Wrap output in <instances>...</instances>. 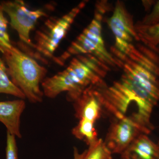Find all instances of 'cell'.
<instances>
[{
    "label": "cell",
    "mask_w": 159,
    "mask_h": 159,
    "mask_svg": "<svg viewBox=\"0 0 159 159\" xmlns=\"http://www.w3.org/2000/svg\"><path fill=\"white\" fill-rule=\"evenodd\" d=\"M159 54L139 44L122 61L120 79L109 86H98L103 108L148 135L154 129L152 115L159 101Z\"/></svg>",
    "instance_id": "cell-1"
},
{
    "label": "cell",
    "mask_w": 159,
    "mask_h": 159,
    "mask_svg": "<svg viewBox=\"0 0 159 159\" xmlns=\"http://www.w3.org/2000/svg\"><path fill=\"white\" fill-rule=\"evenodd\" d=\"M110 69L93 55L75 56L64 70L44 80L41 84L44 96L54 99L66 92L67 99L74 102L86 89L104 83Z\"/></svg>",
    "instance_id": "cell-2"
},
{
    "label": "cell",
    "mask_w": 159,
    "mask_h": 159,
    "mask_svg": "<svg viewBox=\"0 0 159 159\" xmlns=\"http://www.w3.org/2000/svg\"><path fill=\"white\" fill-rule=\"evenodd\" d=\"M108 9L107 1L97 2L90 23L62 54L57 57L54 56L53 60L55 63L63 66L71 57L90 54L97 57L110 69L122 66V61L107 48L102 36V20Z\"/></svg>",
    "instance_id": "cell-3"
},
{
    "label": "cell",
    "mask_w": 159,
    "mask_h": 159,
    "mask_svg": "<svg viewBox=\"0 0 159 159\" xmlns=\"http://www.w3.org/2000/svg\"><path fill=\"white\" fill-rule=\"evenodd\" d=\"M7 65V73L13 84L30 102H42L44 96L40 86L46 78L47 69L33 57L12 44L0 47Z\"/></svg>",
    "instance_id": "cell-4"
},
{
    "label": "cell",
    "mask_w": 159,
    "mask_h": 159,
    "mask_svg": "<svg viewBox=\"0 0 159 159\" xmlns=\"http://www.w3.org/2000/svg\"><path fill=\"white\" fill-rule=\"evenodd\" d=\"M87 2H80L60 17H49L35 32L34 42L31 46L26 47L20 44L22 51L34 59L48 63L49 59L54 58V52Z\"/></svg>",
    "instance_id": "cell-5"
},
{
    "label": "cell",
    "mask_w": 159,
    "mask_h": 159,
    "mask_svg": "<svg viewBox=\"0 0 159 159\" xmlns=\"http://www.w3.org/2000/svg\"><path fill=\"white\" fill-rule=\"evenodd\" d=\"M107 23L115 39L112 53L122 61L133 51L135 41H139L132 17L124 3L118 1Z\"/></svg>",
    "instance_id": "cell-6"
},
{
    "label": "cell",
    "mask_w": 159,
    "mask_h": 159,
    "mask_svg": "<svg viewBox=\"0 0 159 159\" xmlns=\"http://www.w3.org/2000/svg\"><path fill=\"white\" fill-rule=\"evenodd\" d=\"M0 5L10 18L11 28L17 32L21 42L20 44L26 47L31 46L32 43L30 36L31 31L38 20L48 16V11L42 8L30 10L21 0L3 1Z\"/></svg>",
    "instance_id": "cell-7"
},
{
    "label": "cell",
    "mask_w": 159,
    "mask_h": 159,
    "mask_svg": "<svg viewBox=\"0 0 159 159\" xmlns=\"http://www.w3.org/2000/svg\"><path fill=\"white\" fill-rule=\"evenodd\" d=\"M141 134L129 120L115 118L104 142L112 153L121 155Z\"/></svg>",
    "instance_id": "cell-8"
},
{
    "label": "cell",
    "mask_w": 159,
    "mask_h": 159,
    "mask_svg": "<svg viewBox=\"0 0 159 159\" xmlns=\"http://www.w3.org/2000/svg\"><path fill=\"white\" fill-rule=\"evenodd\" d=\"M97 86L86 89L74 101L75 116L79 120L85 119L95 123L100 118L103 107Z\"/></svg>",
    "instance_id": "cell-9"
},
{
    "label": "cell",
    "mask_w": 159,
    "mask_h": 159,
    "mask_svg": "<svg viewBox=\"0 0 159 159\" xmlns=\"http://www.w3.org/2000/svg\"><path fill=\"white\" fill-rule=\"evenodd\" d=\"M26 107L24 99L0 102V122L7 129V132L20 139V119Z\"/></svg>",
    "instance_id": "cell-10"
},
{
    "label": "cell",
    "mask_w": 159,
    "mask_h": 159,
    "mask_svg": "<svg viewBox=\"0 0 159 159\" xmlns=\"http://www.w3.org/2000/svg\"><path fill=\"white\" fill-rule=\"evenodd\" d=\"M121 156V159H158V145L148 135L141 134Z\"/></svg>",
    "instance_id": "cell-11"
},
{
    "label": "cell",
    "mask_w": 159,
    "mask_h": 159,
    "mask_svg": "<svg viewBox=\"0 0 159 159\" xmlns=\"http://www.w3.org/2000/svg\"><path fill=\"white\" fill-rule=\"evenodd\" d=\"M139 41L144 45L159 53V23L152 26H135Z\"/></svg>",
    "instance_id": "cell-12"
},
{
    "label": "cell",
    "mask_w": 159,
    "mask_h": 159,
    "mask_svg": "<svg viewBox=\"0 0 159 159\" xmlns=\"http://www.w3.org/2000/svg\"><path fill=\"white\" fill-rule=\"evenodd\" d=\"M72 134L77 139L84 140L89 145L98 139L95 123L85 119H80L78 124L72 130Z\"/></svg>",
    "instance_id": "cell-13"
},
{
    "label": "cell",
    "mask_w": 159,
    "mask_h": 159,
    "mask_svg": "<svg viewBox=\"0 0 159 159\" xmlns=\"http://www.w3.org/2000/svg\"><path fill=\"white\" fill-rule=\"evenodd\" d=\"M12 95L20 99H24L26 97L22 92L15 85L10 79L7 73L6 67L2 60L0 58V94Z\"/></svg>",
    "instance_id": "cell-14"
},
{
    "label": "cell",
    "mask_w": 159,
    "mask_h": 159,
    "mask_svg": "<svg viewBox=\"0 0 159 159\" xmlns=\"http://www.w3.org/2000/svg\"><path fill=\"white\" fill-rule=\"evenodd\" d=\"M112 154L104 141L98 139L89 145L84 159H113Z\"/></svg>",
    "instance_id": "cell-15"
},
{
    "label": "cell",
    "mask_w": 159,
    "mask_h": 159,
    "mask_svg": "<svg viewBox=\"0 0 159 159\" xmlns=\"http://www.w3.org/2000/svg\"><path fill=\"white\" fill-rule=\"evenodd\" d=\"M0 5V47H10L12 45L8 32V21Z\"/></svg>",
    "instance_id": "cell-16"
},
{
    "label": "cell",
    "mask_w": 159,
    "mask_h": 159,
    "mask_svg": "<svg viewBox=\"0 0 159 159\" xmlns=\"http://www.w3.org/2000/svg\"><path fill=\"white\" fill-rule=\"evenodd\" d=\"M6 159H18L16 136L7 132Z\"/></svg>",
    "instance_id": "cell-17"
},
{
    "label": "cell",
    "mask_w": 159,
    "mask_h": 159,
    "mask_svg": "<svg viewBox=\"0 0 159 159\" xmlns=\"http://www.w3.org/2000/svg\"><path fill=\"white\" fill-rule=\"evenodd\" d=\"M159 23V1L156 2L153 9L142 21L138 24L143 26H152Z\"/></svg>",
    "instance_id": "cell-18"
},
{
    "label": "cell",
    "mask_w": 159,
    "mask_h": 159,
    "mask_svg": "<svg viewBox=\"0 0 159 159\" xmlns=\"http://www.w3.org/2000/svg\"><path fill=\"white\" fill-rule=\"evenodd\" d=\"M87 153V150L82 153H80L76 148H74V158L73 159H84Z\"/></svg>",
    "instance_id": "cell-19"
},
{
    "label": "cell",
    "mask_w": 159,
    "mask_h": 159,
    "mask_svg": "<svg viewBox=\"0 0 159 159\" xmlns=\"http://www.w3.org/2000/svg\"><path fill=\"white\" fill-rule=\"evenodd\" d=\"M158 144V146H159V142H158V144Z\"/></svg>",
    "instance_id": "cell-20"
}]
</instances>
